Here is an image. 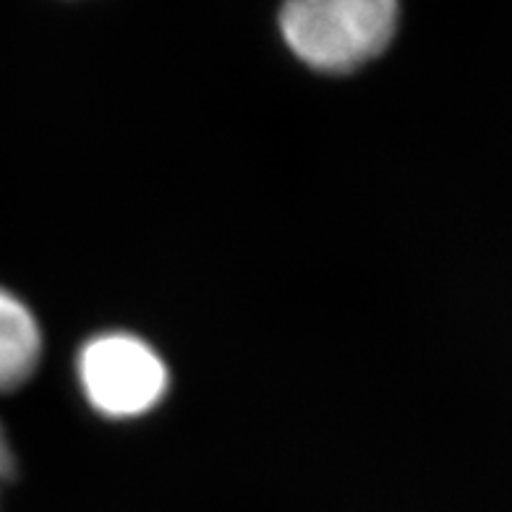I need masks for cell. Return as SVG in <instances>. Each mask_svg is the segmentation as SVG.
Here are the masks:
<instances>
[{
    "instance_id": "2",
    "label": "cell",
    "mask_w": 512,
    "mask_h": 512,
    "mask_svg": "<svg viewBox=\"0 0 512 512\" xmlns=\"http://www.w3.org/2000/svg\"><path fill=\"white\" fill-rule=\"evenodd\" d=\"M79 384L100 416L131 421L162 403L170 374L147 340L128 332H105L81 348Z\"/></svg>"
},
{
    "instance_id": "3",
    "label": "cell",
    "mask_w": 512,
    "mask_h": 512,
    "mask_svg": "<svg viewBox=\"0 0 512 512\" xmlns=\"http://www.w3.org/2000/svg\"><path fill=\"white\" fill-rule=\"evenodd\" d=\"M42 358V330L19 296L0 285V392H14L34 377Z\"/></svg>"
},
{
    "instance_id": "4",
    "label": "cell",
    "mask_w": 512,
    "mask_h": 512,
    "mask_svg": "<svg viewBox=\"0 0 512 512\" xmlns=\"http://www.w3.org/2000/svg\"><path fill=\"white\" fill-rule=\"evenodd\" d=\"M16 476V458H14V447L8 442V434L0 424V497H3V489H6Z\"/></svg>"
},
{
    "instance_id": "1",
    "label": "cell",
    "mask_w": 512,
    "mask_h": 512,
    "mask_svg": "<svg viewBox=\"0 0 512 512\" xmlns=\"http://www.w3.org/2000/svg\"><path fill=\"white\" fill-rule=\"evenodd\" d=\"M398 14V0H285L280 32L314 71L351 74L387 50Z\"/></svg>"
}]
</instances>
